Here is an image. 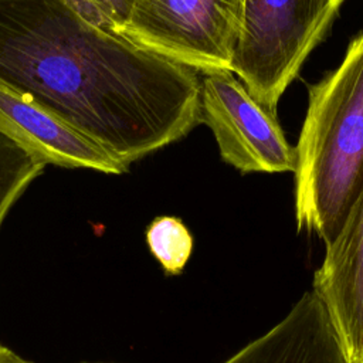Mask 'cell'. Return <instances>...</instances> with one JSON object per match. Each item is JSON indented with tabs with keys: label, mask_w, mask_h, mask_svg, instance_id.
<instances>
[{
	"label": "cell",
	"mask_w": 363,
	"mask_h": 363,
	"mask_svg": "<svg viewBox=\"0 0 363 363\" xmlns=\"http://www.w3.org/2000/svg\"><path fill=\"white\" fill-rule=\"evenodd\" d=\"M0 84L129 166L201 123V77L69 0H0Z\"/></svg>",
	"instance_id": "6da1fadb"
},
{
	"label": "cell",
	"mask_w": 363,
	"mask_h": 363,
	"mask_svg": "<svg viewBox=\"0 0 363 363\" xmlns=\"http://www.w3.org/2000/svg\"><path fill=\"white\" fill-rule=\"evenodd\" d=\"M295 152L298 231L328 245L363 190V31L342 62L309 86Z\"/></svg>",
	"instance_id": "7a4b0ae2"
},
{
	"label": "cell",
	"mask_w": 363,
	"mask_h": 363,
	"mask_svg": "<svg viewBox=\"0 0 363 363\" xmlns=\"http://www.w3.org/2000/svg\"><path fill=\"white\" fill-rule=\"evenodd\" d=\"M346 0H244L231 72L277 115L305 60L326 37Z\"/></svg>",
	"instance_id": "3957f363"
},
{
	"label": "cell",
	"mask_w": 363,
	"mask_h": 363,
	"mask_svg": "<svg viewBox=\"0 0 363 363\" xmlns=\"http://www.w3.org/2000/svg\"><path fill=\"white\" fill-rule=\"evenodd\" d=\"M244 0H136L118 33L199 74L231 71Z\"/></svg>",
	"instance_id": "277c9868"
},
{
	"label": "cell",
	"mask_w": 363,
	"mask_h": 363,
	"mask_svg": "<svg viewBox=\"0 0 363 363\" xmlns=\"http://www.w3.org/2000/svg\"><path fill=\"white\" fill-rule=\"evenodd\" d=\"M201 122L217 142L220 156L242 173L295 172L296 152L275 113L262 108L231 71L203 74Z\"/></svg>",
	"instance_id": "5b68a950"
},
{
	"label": "cell",
	"mask_w": 363,
	"mask_h": 363,
	"mask_svg": "<svg viewBox=\"0 0 363 363\" xmlns=\"http://www.w3.org/2000/svg\"><path fill=\"white\" fill-rule=\"evenodd\" d=\"M325 248L312 292L328 315L345 362L363 363V190Z\"/></svg>",
	"instance_id": "8992f818"
},
{
	"label": "cell",
	"mask_w": 363,
	"mask_h": 363,
	"mask_svg": "<svg viewBox=\"0 0 363 363\" xmlns=\"http://www.w3.org/2000/svg\"><path fill=\"white\" fill-rule=\"evenodd\" d=\"M0 129L43 157L47 164L92 169L106 174L128 172V167L99 143L3 84H0Z\"/></svg>",
	"instance_id": "52a82bcc"
},
{
	"label": "cell",
	"mask_w": 363,
	"mask_h": 363,
	"mask_svg": "<svg viewBox=\"0 0 363 363\" xmlns=\"http://www.w3.org/2000/svg\"><path fill=\"white\" fill-rule=\"evenodd\" d=\"M221 363H346L328 315L312 291L261 336Z\"/></svg>",
	"instance_id": "ba28073f"
},
{
	"label": "cell",
	"mask_w": 363,
	"mask_h": 363,
	"mask_svg": "<svg viewBox=\"0 0 363 363\" xmlns=\"http://www.w3.org/2000/svg\"><path fill=\"white\" fill-rule=\"evenodd\" d=\"M47 162L0 129V228L28 184Z\"/></svg>",
	"instance_id": "9c48e42d"
},
{
	"label": "cell",
	"mask_w": 363,
	"mask_h": 363,
	"mask_svg": "<svg viewBox=\"0 0 363 363\" xmlns=\"http://www.w3.org/2000/svg\"><path fill=\"white\" fill-rule=\"evenodd\" d=\"M150 254L169 277L180 275L193 251V237L184 223L172 216H160L146 228Z\"/></svg>",
	"instance_id": "30bf717a"
},
{
	"label": "cell",
	"mask_w": 363,
	"mask_h": 363,
	"mask_svg": "<svg viewBox=\"0 0 363 363\" xmlns=\"http://www.w3.org/2000/svg\"><path fill=\"white\" fill-rule=\"evenodd\" d=\"M86 17L99 26L119 31L128 20L136 0H69Z\"/></svg>",
	"instance_id": "8fae6325"
},
{
	"label": "cell",
	"mask_w": 363,
	"mask_h": 363,
	"mask_svg": "<svg viewBox=\"0 0 363 363\" xmlns=\"http://www.w3.org/2000/svg\"><path fill=\"white\" fill-rule=\"evenodd\" d=\"M0 363H34V362L23 357L9 346L0 345Z\"/></svg>",
	"instance_id": "7c38bea8"
},
{
	"label": "cell",
	"mask_w": 363,
	"mask_h": 363,
	"mask_svg": "<svg viewBox=\"0 0 363 363\" xmlns=\"http://www.w3.org/2000/svg\"><path fill=\"white\" fill-rule=\"evenodd\" d=\"M81 363H91V362H81ZM92 363H102V362H92Z\"/></svg>",
	"instance_id": "4fadbf2b"
}]
</instances>
